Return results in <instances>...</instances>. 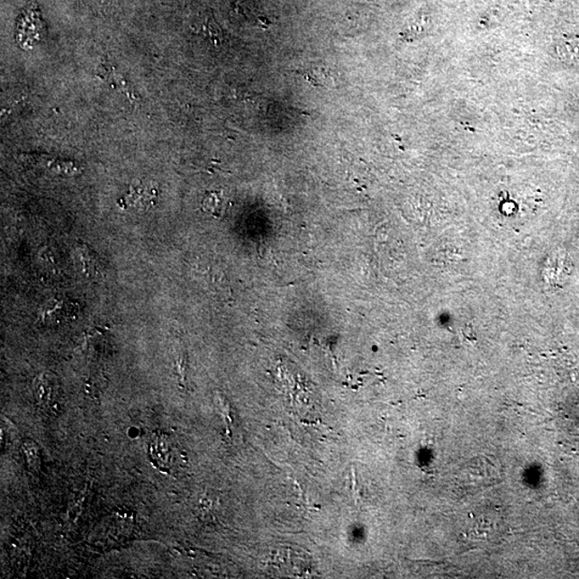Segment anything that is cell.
Segmentation results:
<instances>
[{"label": "cell", "instance_id": "5b68a950", "mask_svg": "<svg viewBox=\"0 0 579 579\" xmlns=\"http://www.w3.org/2000/svg\"><path fill=\"white\" fill-rule=\"evenodd\" d=\"M301 75L306 77L314 86L330 87L333 86V77L324 68H311L301 72Z\"/></svg>", "mask_w": 579, "mask_h": 579}, {"label": "cell", "instance_id": "3957f363", "mask_svg": "<svg viewBox=\"0 0 579 579\" xmlns=\"http://www.w3.org/2000/svg\"><path fill=\"white\" fill-rule=\"evenodd\" d=\"M76 251L78 267H80L83 275H86L89 279L99 278L103 275V268H101L99 258L95 257V252L84 244H78Z\"/></svg>", "mask_w": 579, "mask_h": 579}, {"label": "cell", "instance_id": "7a4b0ae2", "mask_svg": "<svg viewBox=\"0 0 579 579\" xmlns=\"http://www.w3.org/2000/svg\"><path fill=\"white\" fill-rule=\"evenodd\" d=\"M76 314L75 303L66 300L53 299L44 303L39 312V318L44 323L63 322L75 318Z\"/></svg>", "mask_w": 579, "mask_h": 579}, {"label": "cell", "instance_id": "8992f818", "mask_svg": "<svg viewBox=\"0 0 579 579\" xmlns=\"http://www.w3.org/2000/svg\"><path fill=\"white\" fill-rule=\"evenodd\" d=\"M23 451L28 466L32 469L39 471L41 466V458L37 444L32 440H25L23 442Z\"/></svg>", "mask_w": 579, "mask_h": 579}, {"label": "cell", "instance_id": "277c9868", "mask_svg": "<svg viewBox=\"0 0 579 579\" xmlns=\"http://www.w3.org/2000/svg\"><path fill=\"white\" fill-rule=\"evenodd\" d=\"M556 53L566 64L579 66V38H566L556 47Z\"/></svg>", "mask_w": 579, "mask_h": 579}, {"label": "cell", "instance_id": "ba28073f", "mask_svg": "<svg viewBox=\"0 0 579 579\" xmlns=\"http://www.w3.org/2000/svg\"><path fill=\"white\" fill-rule=\"evenodd\" d=\"M176 368H177V375H178V381L179 384L181 385H187V382H185V371H187V357H185V354H181L177 357L176 361Z\"/></svg>", "mask_w": 579, "mask_h": 579}, {"label": "cell", "instance_id": "52a82bcc", "mask_svg": "<svg viewBox=\"0 0 579 579\" xmlns=\"http://www.w3.org/2000/svg\"><path fill=\"white\" fill-rule=\"evenodd\" d=\"M204 209L213 215H221L224 212L223 201L217 195H212L204 202Z\"/></svg>", "mask_w": 579, "mask_h": 579}, {"label": "cell", "instance_id": "6da1fadb", "mask_svg": "<svg viewBox=\"0 0 579 579\" xmlns=\"http://www.w3.org/2000/svg\"><path fill=\"white\" fill-rule=\"evenodd\" d=\"M36 401L42 409L55 413L58 412L59 385L55 375L43 373L33 382Z\"/></svg>", "mask_w": 579, "mask_h": 579}]
</instances>
